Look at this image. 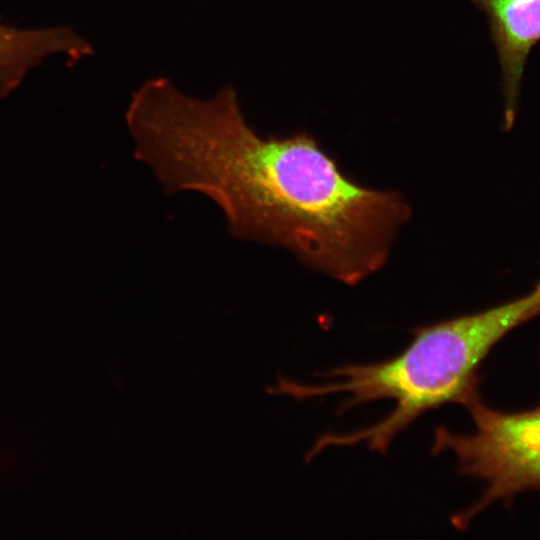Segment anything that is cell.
I'll list each match as a JSON object with an SVG mask.
<instances>
[{"mask_svg": "<svg viewBox=\"0 0 540 540\" xmlns=\"http://www.w3.org/2000/svg\"><path fill=\"white\" fill-rule=\"evenodd\" d=\"M487 15L502 70L503 125L513 126L527 57L540 41V0H472Z\"/></svg>", "mask_w": 540, "mask_h": 540, "instance_id": "obj_4", "label": "cell"}, {"mask_svg": "<svg viewBox=\"0 0 540 540\" xmlns=\"http://www.w3.org/2000/svg\"><path fill=\"white\" fill-rule=\"evenodd\" d=\"M540 315V282L528 294L500 305L414 329L410 344L392 358L346 364L324 373L320 384L279 376L272 394L297 400L344 393L341 412L391 399L394 408L376 423L346 433L321 435L311 454L331 446L366 444L385 453L393 439L424 413L450 403L463 404L479 388L477 370L494 346L521 324Z\"/></svg>", "mask_w": 540, "mask_h": 540, "instance_id": "obj_2", "label": "cell"}, {"mask_svg": "<svg viewBox=\"0 0 540 540\" xmlns=\"http://www.w3.org/2000/svg\"><path fill=\"white\" fill-rule=\"evenodd\" d=\"M212 191L231 234L277 245L344 284L386 262L411 209L396 192L347 178L307 133L230 135L212 167Z\"/></svg>", "mask_w": 540, "mask_h": 540, "instance_id": "obj_1", "label": "cell"}, {"mask_svg": "<svg viewBox=\"0 0 540 540\" xmlns=\"http://www.w3.org/2000/svg\"><path fill=\"white\" fill-rule=\"evenodd\" d=\"M475 430L472 434L434 430L433 455L450 451L458 461V472L485 482L486 487L472 505L451 517V523L465 530L491 504H511L524 491L540 492V406L508 413L487 406L479 390L463 404Z\"/></svg>", "mask_w": 540, "mask_h": 540, "instance_id": "obj_3", "label": "cell"}]
</instances>
